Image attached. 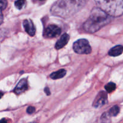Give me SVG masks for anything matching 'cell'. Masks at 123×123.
<instances>
[{"label": "cell", "mask_w": 123, "mask_h": 123, "mask_svg": "<svg viewBox=\"0 0 123 123\" xmlns=\"http://www.w3.org/2000/svg\"><path fill=\"white\" fill-rule=\"evenodd\" d=\"M61 30L59 26L55 25H50L44 31V36L48 38H53L60 36Z\"/></svg>", "instance_id": "5"}, {"label": "cell", "mask_w": 123, "mask_h": 123, "mask_svg": "<svg viewBox=\"0 0 123 123\" xmlns=\"http://www.w3.org/2000/svg\"><path fill=\"white\" fill-rule=\"evenodd\" d=\"M2 19H3V16H2V11H1V24L2 23Z\"/></svg>", "instance_id": "18"}, {"label": "cell", "mask_w": 123, "mask_h": 123, "mask_svg": "<svg viewBox=\"0 0 123 123\" xmlns=\"http://www.w3.org/2000/svg\"><path fill=\"white\" fill-rule=\"evenodd\" d=\"M28 89V83L27 80L25 79H22L19 82L18 85L14 90V92L16 94H20L25 92Z\"/></svg>", "instance_id": "8"}, {"label": "cell", "mask_w": 123, "mask_h": 123, "mask_svg": "<svg viewBox=\"0 0 123 123\" xmlns=\"http://www.w3.org/2000/svg\"><path fill=\"white\" fill-rule=\"evenodd\" d=\"M1 2V10L2 11L3 10L6 9L7 6V0H0Z\"/></svg>", "instance_id": "15"}, {"label": "cell", "mask_w": 123, "mask_h": 123, "mask_svg": "<svg viewBox=\"0 0 123 123\" xmlns=\"http://www.w3.org/2000/svg\"><path fill=\"white\" fill-rule=\"evenodd\" d=\"M40 1H43V0H40Z\"/></svg>", "instance_id": "19"}, {"label": "cell", "mask_w": 123, "mask_h": 123, "mask_svg": "<svg viewBox=\"0 0 123 123\" xmlns=\"http://www.w3.org/2000/svg\"><path fill=\"white\" fill-rule=\"evenodd\" d=\"M108 103V96L106 92L105 91H100L95 98L93 103L94 108H98L102 107Z\"/></svg>", "instance_id": "6"}, {"label": "cell", "mask_w": 123, "mask_h": 123, "mask_svg": "<svg viewBox=\"0 0 123 123\" xmlns=\"http://www.w3.org/2000/svg\"><path fill=\"white\" fill-rule=\"evenodd\" d=\"M23 25H24L25 31L30 36H34L35 33H36V28H35L32 22L30 19H26L24 20Z\"/></svg>", "instance_id": "7"}, {"label": "cell", "mask_w": 123, "mask_h": 123, "mask_svg": "<svg viewBox=\"0 0 123 123\" xmlns=\"http://www.w3.org/2000/svg\"><path fill=\"white\" fill-rule=\"evenodd\" d=\"M69 40V35L67 34H64L55 44V49L59 50V49L64 47L68 43Z\"/></svg>", "instance_id": "9"}, {"label": "cell", "mask_w": 123, "mask_h": 123, "mask_svg": "<svg viewBox=\"0 0 123 123\" xmlns=\"http://www.w3.org/2000/svg\"><path fill=\"white\" fill-rule=\"evenodd\" d=\"M97 7L113 18L123 14V0H94Z\"/></svg>", "instance_id": "3"}, {"label": "cell", "mask_w": 123, "mask_h": 123, "mask_svg": "<svg viewBox=\"0 0 123 123\" xmlns=\"http://www.w3.org/2000/svg\"><path fill=\"white\" fill-rule=\"evenodd\" d=\"M73 48L74 51L79 54H89L92 50L88 41L84 38L74 42Z\"/></svg>", "instance_id": "4"}, {"label": "cell", "mask_w": 123, "mask_h": 123, "mask_svg": "<svg viewBox=\"0 0 123 123\" xmlns=\"http://www.w3.org/2000/svg\"><path fill=\"white\" fill-rule=\"evenodd\" d=\"M123 52V46L121 45H117L113 47L108 52L109 55L111 56H117Z\"/></svg>", "instance_id": "10"}, {"label": "cell", "mask_w": 123, "mask_h": 123, "mask_svg": "<svg viewBox=\"0 0 123 123\" xmlns=\"http://www.w3.org/2000/svg\"><path fill=\"white\" fill-rule=\"evenodd\" d=\"M35 112V108L33 106H29L26 109V112L28 114H32Z\"/></svg>", "instance_id": "16"}, {"label": "cell", "mask_w": 123, "mask_h": 123, "mask_svg": "<svg viewBox=\"0 0 123 123\" xmlns=\"http://www.w3.org/2000/svg\"><path fill=\"white\" fill-rule=\"evenodd\" d=\"M26 4V0H16L14 2V6L18 9L21 10Z\"/></svg>", "instance_id": "14"}, {"label": "cell", "mask_w": 123, "mask_h": 123, "mask_svg": "<svg viewBox=\"0 0 123 123\" xmlns=\"http://www.w3.org/2000/svg\"><path fill=\"white\" fill-rule=\"evenodd\" d=\"M88 0H57L52 6L50 12L54 15L67 18L78 12Z\"/></svg>", "instance_id": "1"}, {"label": "cell", "mask_w": 123, "mask_h": 123, "mask_svg": "<svg viewBox=\"0 0 123 123\" xmlns=\"http://www.w3.org/2000/svg\"><path fill=\"white\" fill-rule=\"evenodd\" d=\"M120 112V108L118 106H114L110 109L109 111V115L111 117H115Z\"/></svg>", "instance_id": "12"}, {"label": "cell", "mask_w": 123, "mask_h": 123, "mask_svg": "<svg viewBox=\"0 0 123 123\" xmlns=\"http://www.w3.org/2000/svg\"><path fill=\"white\" fill-rule=\"evenodd\" d=\"M112 18L113 17L109 15L99 7H94L91 11L88 19L84 24L83 28L87 32L94 33L110 23Z\"/></svg>", "instance_id": "2"}, {"label": "cell", "mask_w": 123, "mask_h": 123, "mask_svg": "<svg viewBox=\"0 0 123 123\" xmlns=\"http://www.w3.org/2000/svg\"><path fill=\"white\" fill-rule=\"evenodd\" d=\"M66 74V70L64 69H60L59 70L56 71L55 72H53L50 75V78L51 79H58L64 77Z\"/></svg>", "instance_id": "11"}, {"label": "cell", "mask_w": 123, "mask_h": 123, "mask_svg": "<svg viewBox=\"0 0 123 123\" xmlns=\"http://www.w3.org/2000/svg\"><path fill=\"white\" fill-rule=\"evenodd\" d=\"M105 88L106 91L107 92H109V93H111V92H113L115 90V88H116V85L114 82H109L107 85H105Z\"/></svg>", "instance_id": "13"}, {"label": "cell", "mask_w": 123, "mask_h": 123, "mask_svg": "<svg viewBox=\"0 0 123 123\" xmlns=\"http://www.w3.org/2000/svg\"><path fill=\"white\" fill-rule=\"evenodd\" d=\"M44 92L46 94L47 96H49V95L50 94V90H49V89L48 88H44Z\"/></svg>", "instance_id": "17"}]
</instances>
